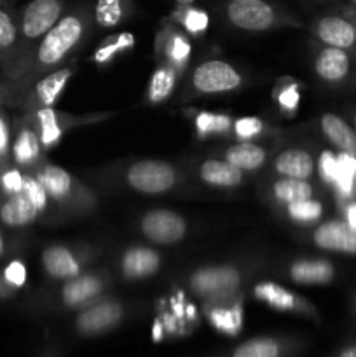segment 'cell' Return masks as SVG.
Here are the masks:
<instances>
[{"label":"cell","mask_w":356,"mask_h":357,"mask_svg":"<svg viewBox=\"0 0 356 357\" xmlns=\"http://www.w3.org/2000/svg\"><path fill=\"white\" fill-rule=\"evenodd\" d=\"M272 167L283 178L309 180L314 174V159L304 149H286L276 155Z\"/></svg>","instance_id":"18"},{"label":"cell","mask_w":356,"mask_h":357,"mask_svg":"<svg viewBox=\"0 0 356 357\" xmlns=\"http://www.w3.org/2000/svg\"><path fill=\"white\" fill-rule=\"evenodd\" d=\"M243 173L239 167L232 166L225 159H208L199 166V178L206 185L218 188H234L243 181Z\"/></svg>","instance_id":"20"},{"label":"cell","mask_w":356,"mask_h":357,"mask_svg":"<svg viewBox=\"0 0 356 357\" xmlns=\"http://www.w3.org/2000/svg\"><path fill=\"white\" fill-rule=\"evenodd\" d=\"M178 21L191 35H201L208 30L209 17L205 10L195 9L192 6H184L178 10Z\"/></svg>","instance_id":"38"},{"label":"cell","mask_w":356,"mask_h":357,"mask_svg":"<svg viewBox=\"0 0 356 357\" xmlns=\"http://www.w3.org/2000/svg\"><path fill=\"white\" fill-rule=\"evenodd\" d=\"M241 281L243 275L232 265H212L195 271L188 279V286L194 295L213 300L234 295L241 286Z\"/></svg>","instance_id":"4"},{"label":"cell","mask_w":356,"mask_h":357,"mask_svg":"<svg viewBox=\"0 0 356 357\" xmlns=\"http://www.w3.org/2000/svg\"><path fill=\"white\" fill-rule=\"evenodd\" d=\"M31 173L40 181L51 201L58 202V204H72L73 201H80V195H87L80 192L84 190V187L68 171L54 166V164H38Z\"/></svg>","instance_id":"8"},{"label":"cell","mask_w":356,"mask_h":357,"mask_svg":"<svg viewBox=\"0 0 356 357\" xmlns=\"http://www.w3.org/2000/svg\"><path fill=\"white\" fill-rule=\"evenodd\" d=\"M318 171H320V176L323 178L327 183L334 185L335 178H337V171H339L337 155L328 152V150L321 152L320 160H318Z\"/></svg>","instance_id":"43"},{"label":"cell","mask_w":356,"mask_h":357,"mask_svg":"<svg viewBox=\"0 0 356 357\" xmlns=\"http://www.w3.org/2000/svg\"><path fill=\"white\" fill-rule=\"evenodd\" d=\"M140 230L143 236L159 246L177 244L187 236V223L184 216L171 209H150L140 222Z\"/></svg>","instance_id":"7"},{"label":"cell","mask_w":356,"mask_h":357,"mask_svg":"<svg viewBox=\"0 0 356 357\" xmlns=\"http://www.w3.org/2000/svg\"><path fill=\"white\" fill-rule=\"evenodd\" d=\"M175 2H177L180 7H184V6H192L195 0H175Z\"/></svg>","instance_id":"51"},{"label":"cell","mask_w":356,"mask_h":357,"mask_svg":"<svg viewBox=\"0 0 356 357\" xmlns=\"http://www.w3.org/2000/svg\"><path fill=\"white\" fill-rule=\"evenodd\" d=\"M339 357H356V345L344 349V351H342L341 354H339Z\"/></svg>","instance_id":"49"},{"label":"cell","mask_w":356,"mask_h":357,"mask_svg":"<svg viewBox=\"0 0 356 357\" xmlns=\"http://www.w3.org/2000/svg\"><path fill=\"white\" fill-rule=\"evenodd\" d=\"M164 59L166 63H170L175 70H181L187 66L188 58H191V42L185 38V35H181L180 31H170L164 38Z\"/></svg>","instance_id":"31"},{"label":"cell","mask_w":356,"mask_h":357,"mask_svg":"<svg viewBox=\"0 0 356 357\" xmlns=\"http://www.w3.org/2000/svg\"><path fill=\"white\" fill-rule=\"evenodd\" d=\"M42 143L34 122L28 117L17 126L10 143V162L23 171H34L42 160Z\"/></svg>","instance_id":"11"},{"label":"cell","mask_w":356,"mask_h":357,"mask_svg":"<svg viewBox=\"0 0 356 357\" xmlns=\"http://www.w3.org/2000/svg\"><path fill=\"white\" fill-rule=\"evenodd\" d=\"M2 274L3 278H6V281L9 282L14 289H20L27 284V279H28L27 265H24L21 260H10L9 264L3 267Z\"/></svg>","instance_id":"42"},{"label":"cell","mask_w":356,"mask_h":357,"mask_svg":"<svg viewBox=\"0 0 356 357\" xmlns=\"http://www.w3.org/2000/svg\"><path fill=\"white\" fill-rule=\"evenodd\" d=\"M72 75L73 68L63 66V68L52 70V72L45 73L40 79L35 80L30 86V91L23 98V107L27 108V112L31 114L35 110H40V108L54 107Z\"/></svg>","instance_id":"9"},{"label":"cell","mask_w":356,"mask_h":357,"mask_svg":"<svg viewBox=\"0 0 356 357\" xmlns=\"http://www.w3.org/2000/svg\"><path fill=\"white\" fill-rule=\"evenodd\" d=\"M339 171L337 178H335L334 185L341 194L349 195L355 190V181H356V157L349 155V153L341 152L337 155Z\"/></svg>","instance_id":"35"},{"label":"cell","mask_w":356,"mask_h":357,"mask_svg":"<svg viewBox=\"0 0 356 357\" xmlns=\"http://www.w3.org/2000/svg\"><path fill=\"white\" fill-rule=\"evenodd\" d=\"M122 305L117 300H100L91 305L84 307L77 316V331L86 337L107 333L114 326H117L122 319Z\"/></svg>","instance_id":"10"},{"label":"cell","mask_w":356,"mask_h":357,"mask_svg":"<svg viewBox=\"0 0 356 357\" xmlns=\"http://www.w3.org/2000/svg\"><path fill=\"white\" fill-rule=\"evenodd\" d=\"M6 251H7L6 239H3V236H2V234H0V258H2L3 255H6Z\"/></svg>","instance_id":"50"},{"label":"cell","mask_w":356,"mask_h":357,"mask_svg":"<svg viewBox=\"0 0 356 357\" xmlns=\"http://www.w3.org/2000/svg\"><path fill=\"white\" fill-rule=\"evenodd\" d=\"M355 31H356V24H355Z\"/></svg>","instance_id":"53"},{"label":"cell","mask_w":356,"mask_h":357,"mask_svg":"<svg viewBox=\"0 0 356 357\" xmlns=\"http://www.w3.org/2000/svg\"><path fill=\"white\" fill-rule=\"evenodd\" d=\"M232 124L234 121L227 115H216L209 112H199L195 117V129L202 138L209 135H227L232 131Z\"/></svg>","instance_id":"32"},{"label":"cell","mask_w":356,"mask_h":357,"mask_svg":"<svg viewBox=\"0 0 356 357\" xmlns=\"http://www.w3.org/2000/svg\"><path fill=\"white\" fill-rule=\"evenodd\" d=\"M265 149L260 145H255L250 142H241L229 146L225 152V160L232 166L239 167L241 171H255L264 166L265 162Z\"/></svg>","instance_id":"25"},{"label":"cell","mask_w":356,"mask_h":357,"mask_svg":"<svg viewBox=\"0 0 356 357\" xmlns=\"http://www.w3.org/2000/svg\"><path fill=\"white\" fill-rule=\"evenodd\" d=\"M192 87L201 94L230 93L243 84V77L230 63L209 59L195 66L192 72Z\"/></svg>","instance_id":"6"},{"label":"cell","mask_w":356,"mask_h":357,"mask_svg":"<svg viewBox=\"0 0 356 357\" xmlns=\"http://www.w3.org/2000/svg\"><path fill=\"white\" fill-rule=\"evenodd\" d=\"M91 17L93 16L86 7L63 14L58 23L37 42L34 54L27 59L14 82L30 86L31 80H38L42 75L58 68L84 40Z\"/></svg>","instance_id":"1"},{"label":"cell","mask_w":356,"mask_h":357,"mask_svg":"<svg viewBox=\"0 0 356 357\" xmlns=\"http://www.w3.org/2000/svg\"><path fill=\"white\" fill-rule=\"evenodd\" d=\"M346 222H348L353 229H356V202L349 204L348 211H346Z\"/></svg>","instance_id":"46"},{"label":"cell","mask_w":356,"mask_h":357,"mask_svg":"<svg viewBox=\"0 0 356 357\" xmlns=\"http://www.w3.org/2000/svg\"><path fill=\"white\" fill-rule=\"evenodd\" d=\"M314 70L318 77H321L327 82H339L344 79L349 72V56L346 49L332 47L327 45L321 49L320 54L316 56L314 61Z\"/></svg>","instance_id":"21"},{"label":"cell","mask_w":356,"mask_h":357,"mask_svg":"<svg viewBox=\"0 0 356 357\" xmlns=\"http://www.w3.org/2000/svg\"><path fill=\"white\" fill-rule=\"evenodd\" d=\"M20 42V26L17 14L9 6L0 3V58H9L14 54Z\"/></svg>","instance_id":"30"},{"label":"cell","mask_w":356,"mask_h":357,"mask_svg":"<svg viewBox=\"0 0 356 357\" xmlns=\"http://www.w3.org/2000/svg\"><path fill=\"white\" fill-rule=\"evenodd\" d=\"M23 178L24 171L20 169L14 164H9L7 167L0 169V194L3 197H9V195L20 194L23 190Z\"/></svg>","instance_id":"39"},{"label":"cell","mask_w":356,"mask_h":357,"mask_svg":"<svg viewBox=\"0 0 356 357\" xmlns=\"http://www.w3.org/2000/svg\"><path fill=\"white\" fill-rule=\"evenodd\" d=\"M14 291H16V289L6 281L3 274L0 272V298H10V296L14 295Z\"/></svg>","instance_id":"45"},{"label":"cell","mask_w":356,"mask_h":357,"mask_svg":"<svg viewBox=\"0 0 356 357\" xmlns=\"http://www.w3.org/2000/svg\"><path fill=\"white\" fill-rule=\"evenodd\" d=\"M177 70L166 61L154 70L152 77H150L149 93H147L150 103H163L164 100L170 98L175 89V84H177Z\"/></svg>","instance_id":"29"},{"label":"cell","mask_w":356,"mask_h":357,"mask_svg":"<svg viewBox=\"0 0 356 357\" xmlns=\"http://www.w3.org/2000/svg\"><path fill=\"white\" fill-rule=\"evenodd\" d=\"M65 13V0H30L17 14L20 45H37V42L54 26Z\"/></svg>","instance_id":"2"},{"label":"cell","mask_w":356,"mask_h":357,"mask_svg":"<svg viewBox=\"0 0 356 357\" xmlns=\"http://www.w3.org/2000/svg\"><path fill=\"white\" fill-rule=\"evenodd\" d=\"M114 40H107L93 56V61L98 65H105V63L110 61L115 54L126 51V49H131L135 45V37H133L129 31L126 33L117 35V37H112Z\"/></svg>","instance_id":"36"},{"label":"cell","mask_w":356,"mask_h":357,"mask_svg":"<svg viewBox=\"0 0 356 357\" xmlns=\"http://www.w3.org/2000/svg\"><path fill=\"white\" fill-rule=\"evenodd\" d=\"M105 281L96 274H80L65 281L61 300L68 309H84L103 293Z\"/></svg>","instance_id":"13"},{"label":"cell","mask_w":356,"mask_h":357,"mask_svg":"<svg viewBox=\"0 0 356 357\" xmlns=\"http://www.w3.org/2000/svg\"><path fill=\"white\" fill-rule=\"evenodd\" d=\"M355 126H356V114H355Z\"/></svg>","instance_id":"52"},{"label":"cell","mask_w":356,"mask_h":357,"mask_svg":"<svg viewBox=\"0 0 356 357\" xmlns=\"http://www.w3.org/2000/svg\"><path fill=\"white\" fill-rule=\"evenodd\" d=\"M318 40L339 49H349L356 42L355 24L341 16L320 17L314 24Z\"/></svg>","instance_id":"16"},{"label":"cell","mask_w":356,"mask_h":357,"mask_svg":"<svg viewBox=\"0 0 356 357\" xmlns=\"http://www.w3.org/2000/svg\"><path fill=\"white\" fill-rule=\"evenodd\" d=\"M23 192L28 199H30L31 204L38 209V213H45L51 204V197L47 195V192L44 190V187L40 185V181L35 178V174L31 171H24L23 178Z\"/></svg>","instance_id":"37"},{"label":"cell","mask_w":356,"mask_h":357,"mask_svg":"<svg viewBox=\"0 0 356 357\" xmlns=\"http://www.w3.org/2000/svg\"><path fill=\"white\" fill-rule=\"evenodd\" d=\"M313 243L321 250L356 255V229L348 222L330 220L314 230Z\"/></svg>","instance_id":"12"},{"label":"cell","mask_w":356,"mask_h":357,"mask_svg":"<svg viewBox=\"0 0 356 357\" xmlns=\"http://www.w3.org/2000/svg\"><path fill=\"white\" fill-rule=\"evenodd\" d=\"M286 215L295 223H313L318 222L323 215V204L316 199H306V201L292 202L286 206Z\"/></svg>","instance_id":"33"},{"label":"cell","mask_w":356,"mask_h":357,"mask_svg":"<svg viewBox=\"0 0 356 357\" xmlns=\"http://www.w3.org/2000/svg\"><path fill=\"white\" fill-rule=\"evenodd\" d=\"M42 267L45 274L56 281H68L77 278L82 272V265L77 260L75 255L65 246H47L42 251Z\"/></svg>","instance_id":"15"},{"label":"cell","mask_w":356,"mask_h":357,"mask_svg":"<svg viewBox=\"0 0 356 357\" xmlns=\"http://www.w3.org/2000/svg\"><path fill=\"white\" fill-rule=\"evenodd\" d=\"M9 98H10V91L7 89V86L0 84V105H3L6 101H9Z\"/></svg>","instance_id":"48"},{"label":"cell","mask_w":356,"mask_h":357,"mask_svg":"<svg viewBox=\"0 0 356 357\" xmlns=\"http://www.w3.org/2000/svg\"><path fill=\"white\" fill-rule=\"evenodd\" d=\"M272 197L278 204L288 206L292 202L306 201V199L314 197L313 185L307 180H297V178H279L272 183L271 188Z\"/></svg>","instance_id":"26"},{"label":"cell","mask_w":356,"mask_h":357,"mask_svg":"<svg viewBox=\"0 0 356 357\" xmlns=\"http://www.w3.org/2000/svg\"><path fill=\"white\" fill-rule=\"evenodd\" d=\"M161 268V255L147 246H131L121 258V272L126 279H149Z\"/></svg>","instance_id":"14"},{"label":"cell","mask_w":356,"mask_h":357,"mask_svg":"<svg viewBox=\"0 0 356 357\" xmlns=\"http://www.w3.org/2000/svg\"><path fill=\"white\" fill-rule=\"evenodd\" d=\"M300 101V94H299V87L297 84H288L283 89L278 91V103L283 110H295L299 107Z\"/></svg>","instance_id":"44"},{"label":"cell","mask_w":356,"mask_h":357,"mask_svg":"<svg viewBox=\"0 0 356 357\" xmlns=\"http://www.w3.org/2000/svg\"><path fill=\"white\" fill-rule=\"evenodd\" d=\"M253 295L255 298L267 303L269 307L276 310H295L299 305V300L295 298V295L283 286L276 284V282H260V284L255 286Z\"/></svg>","instance_id":"28"},{"label":"cell","mask_w":356,"mask_h":357,"mask_svg":"<svg viewBox=\"0 0 356 357\" xmlns=\"http://www.w3.org/2000/svg\"><path fill=\"white\" fill-rule=\"evenodd\" d=\"M40 216L38 209L30 202V199L20 192V194L3 197L0 202V223L9 229H23V227L35 223Z\"/></svg>","instance_id":"17"},{"label":"cell","mask_w":356,"mask_h":357,"mask_svg":"<svg viewBox=\"0 0 356 357\" xmlns=\"http://www.w3.org/2000/svg\"><path fill=\"white\" fill-rule=\"evenodd\" d=\"M334 265L327 260H297L288 274L297 284H325L334 279Z\"/></svg>","instance_id":"23"},{"label":"cell","mask_w":356,"mask_h":357,"mask_svg":"<svg viewBox=\"0 0 356 357\" xmlns=\"http://www.w3.org/2000/svg\"><path fill=\"white\" fill-rule=\"evenodd\" d=\"M225 16L234 28L244 31H265L279 23L276 7L265 0H229Z\"/></svg>","instance_id":"5"},{"label":"cell","mask_w":356,"mask_h":357,"mask_svg":"<svg viewBox=\"0 0 356 357\" xmlns=\"http://www.w3.org/2000/svg\"><path fill=\"white\" fill-rule=\"evenodd\" d=\"M163 324H161V321H156V324H154V340L159 342L161 338H163Z\"/></svg>","instance_id":"47"},{"label":"cell","mask_w":356,"mask_h":357,"mask_svg":"<svg viewBox=\"0 0 356 357\" xmlns=\"http://www.w3.org/2000/svg\"><path fill=\"white\" fill-rule=\"evenodd\" d=\"M279 344L274 338H253L234 351L232 357H279Z\"/></svg>","instance_id":"34"},{"label":"cell","mask_w":356,"mask_h":357,"mask_svg":"<svg viewBox=\"0 0 356 357\" xmlns=\"http://www.w3.org/2000/svg\"><path fill=\"white\" fill-rule=\"evenodd\" d=\"M232 296L234 295L208 300L209 321H212V324L216 330L225 335H236L241 330V323H243L241 303H229Z\"/></svg>","instance_id":"19"},{"label":"cell","mask_w":356,"mask_h":357,"mask_svg":"<svg viewBox=\"0 0 356 357\" xmlns=\"http://www.w3.org/2000/svg\"><path fill=\"white\" fill-rule=\"evenodd\" d=\"M232 131L237 139L241 142H248L251 138H257L264 131V122L258 117H241L234 121Z\"/></svg>","instance_id":"40"},{"label":"cell","mask_w":356,"mask_h":357,"mask_svg":"<svg viewBox=\"0 0 356 357\" xmlns=\"http://www.w3.org/2000/svg\"><path fill=\"white\" fill-rule=\"evenodd\" d=\"M180 174L164 160H138L126 171V181L133 190L147 195H159L177 187Z\"/></svg>","instance_id":"3"},{"label":"cell","mask_w":356,"mask_h":357,"mask_svg":"<svg viewBox=\"0 0 356 357\" xmlns=\"http://www.w3.org/2000/svg\"><path fill=\"white\" fill-rule=\"evenodd\" d=\"M131 0H96L93 20L101 28H115L131 14Z\"/></svg>","instance_id":"27"},{"label":"cell","mask_w":356,"mask_h":357,"mask_svg":"<svg viewBox=\"0 0 356 357\" xmlns=\"http://www.w3.org/2000/svg\"><path fill=\"white\" fill-rule=\"evenodd\" d=\"M320 128L328 142L337 146L341 152L356 157V131L335 114H325L320 121Z\"/></svg>","instance_id":"22"},{"label":"cell","mask_w":356,"mask_h":357,"mask_svg":"<svg viewBox=\"0 0 356 357\" xmlns=\"http://www.w3.org/2000/svg\"><path fill=\"white\" fill-rule=\"evenodd\" d=\"M30 119L38 132L42 149L49 150L58 145V142L63 136V131H65V124H63L61 117H59V114L54 108L47 107L31 112Z\"/></svg>","instance_id":"24"},{"label":"cell","mask_w":356,"mask_h":357,"mask_svg":"<svg viewBox=\"0 0 356 357\" xmlns=\"http://www.w3.org/2000/svg\"><path fill=\"white\" fill-rule=\"evenodd\" d=\"M10 126L9 119H7L6 112H3V105H0V169L7 167L10 162Z\"/></svg>","instance_id":"41"}]
</instances>
